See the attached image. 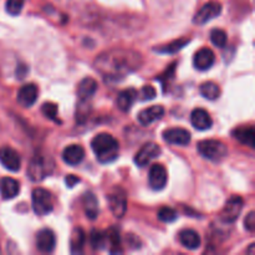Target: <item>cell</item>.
Returning <instances> with one entry per match:
<instances>
[{
    "label": "cell",
    "instance_id": "5b68a950",
    "mask_svg": "<svg viewBox=\"0 0 255 255\" xmlns=\"http://www.w3.org/2000/svg\"><path fill=\"white\" fill-rule=\"evenodd\" d=\"M109 206L114 217L122 218L127 211L126 192L120 187H116L109 196Z\"/></svg>",
    "mask_w": 255,
    "mask_h": 255
},
{
    "label": "cell",
    "instance_id": "7402d4cb",
    "mask_svg": "<svg viewBox=\"0 0 255 255\" xmlns=\"http://www.w3.org/2000/svg\"><path fill=\"white\" fill-rule=\"evenodd\" d=\"M97 91V82L92 77H85L77 87V96L80 100H90Z\"/></svg>",
    "mask_w": 255,
    "mask_h": 255
},
{
    "label": "cell",
    "instance_id": "836d02e7",
    "mask_svg": "<svg viewBox=\"0 0 255 255\" xmlns=\"http://www.w3.org/2000/svg\"><path fill=\"white\" fill-rule=\"evenodd\" d=\"M107 239H109L110 242H111L112 247H114V249H112V253H115V252H117V253H121V249H120V244H121V239H120V233H119V229L116 228H111L109 232H107Z\"/></svg>",
    "mask_w": 255,
    "mask_h": 255
},
{
    "label": "cell",
    "instance_id": "83f0119b",
    "mask_svg": "<svg viewBox=\"0 0 255 255\" xmlns=\"http://www.w3.org/2000/svg\"><path fill=\"white\" fill-rule=\"evenodd\" d=\"M90 242H91V247L94 249H104L106 247L107 242V234L105 232L99 231V229H94L90 236Z\"/></svg>",
    "mask_w": 255,
    "mask_h": 255
},
{
    "label": "cell",
    "instance_id": "1f68e13d",
    "mask_svg": "<svg viewBox=\"0 0 255 255\" xmlns=\"http://www.w3.org/2000/svg\"><path fill=\"white\" fill-rule=\"evenodd\" d=\"M177 212L171 207H163L158 211V219L164 223H172L177 219Z\"/></svg>",
    "mask_w": 255,
    "mask_h": 255
},
{
    "label": "cell",
    "instance_id": "7c38bea8",
    "mask_svg": "<svg viewBox=\"0 0 255 255\" xmlns=\"http://www.w3.org/2000/svg\"><path fill=\"white\" fill-rule=\"evenodd\" d=\"M216 61V56H214L213 50L209 47H202L198 51L194 54L193 57V65L197 70L199 71H207L211 69Z\"/></svg>",
    "mask_w": 255,
    "mask_h": 255
},
{
    "label": "cell",
    "instance_id": "d6a6232c",
    "mask_svg": "<svg viewBox=\"0 0 255 255\" xmlns=\"http://www.w3.org/2000/svg\"><path fill=\"white\" fill-rule=\"evenodd\" d=\"M41 112L46 119L54 122H59V120H57V105L52 104V102H46L41 106Z\"/></svg>",
    "mask_w": 255,
    "mask_h": 255
},
{
    "label": "cell",
    "instance_id": "74e56055",
    "mask_svg": "<svg viewBox=\"0 0 255 255\" xmlns=\"http://www.w3.org/2000/svg\"><path fill=\"white\" fill-rule=\"evenodd\" d=\"M127 244H128L132 249H133V244H136L137 248L141 247V242H139V239L137 238L136 236H133V234H129V236L127 237Z\"/></svg>",
    "mask_w": 255,
    "mask_h": 255
},
{
    "label": "cell",
    "instance_id": "7a4b0ae2",
    "mask_svg": "<svg viewBox=\"0 0 255 255\" xmlns=\"http://www.w3.org/2000/svg\"><path fill=\"white\" fill-rule=\"evenodd\" d=\"M91 148L101 163H111L119 157V141L110 133H100L92 139Z\"/></svg>",
    "mask_w": 255,
    "mask_h": 255
},
{
    "label": "cell",
    "instance_id": "4fadbf2b",
    "mask_svg": "<svg viewBox=\"0 0 255 255\" xmlns=\"http://www.w3.org/2000/svg\"><path fill=\"white\" fill-rule=\"evenodd\" d=\"M164 141L176 146H187L191 142V133L181 127L168 128L163 132Z\"/></svg>",
    "mask_w": 255,
    "mask_h": 255
},
{
    "label": "cell",
    "instance_id": "8fae6325",
    "mask_svg": "<svg viewBox=\"0 0 255 255\" xmlns=\"http://www.w3.org/2000/svg\"><path fill=\"white\" fill-rule=\"evenodd\" d=\"M0 163L10 172H17L21 167V158L15 149L10 147L0 148Z\"/></svg>",
    "mask_w": 255,
    "mask_h": 255
},
{
    "label": "cell",
    "instance_id": "30bf717a",
    "mask_svg": "<svg viewBox=\"0 0 255 255\" xmlns=\"http://www.w3.org/2000/svg\"><path fill=\"white\" fill-rule=\"evenodd\" d=\"M167 171L161 163H154L149 168L148 183L153 191H162L167 184Z\"/></svg>",
    "mask_w": 255,
    "mask_h": 255
},
{
    "label": "cell",
    "instance_id": "44dd1931",
    "mask_svg": "<svg viewBox=\"0 0 255 255\" xmlns=\"http://www.w3.org/2000/svg\"><path fill=\"white\" fill-rule=\"evenodd\" d=\"M82 203H84V209L87 218L95 221L99 217V201H97L96 196L92 192H86L82 197Z\"/></svg>",
    "mask_w": 255,
    "mask_h": 255
},
{
    "label": "cell",
    "instance_id": "e575fe53",
    "mask_svg": "<svg viewBox=\"0 0 255 255\" xmlns=\"http://www.w3.org/2000/svg\"><path fill=\"white\" fill-rule=\"evenodd\" d=\"M154 97H156V90H154V87L149 86V85L143 86L141 89V91H139V99H141L142 101L153 100Z\"/></svg>",
    "mask_w": 255,
    "mask_h": 255
},
{
    "label": "cell",
    "instance_id": "277c9868",
    "mask_svg": "<svg viewBox=\"0 0 255 255\" xmlns=\"http://www.w3.org/2000/svg\"><path fill=\"white\" fill-rule=\"evenodd\" d=\"M31 202L35 214H37L40 217L47 216L54 209L51 193L44 188H36L32 191Z\"/></svg>",
    "mask_w": 255,
    "mask_h": 255
},
{
    "label": "cell",
    "instance_id": "52a82bcc",
    "mask_svg": "<svg viewBox=\"0 0 255 255\" xmlns=\"http://www.w3.org/2000/svg\"><path fill=\"white\" fill-rule=\"evenodd\" d=\"M222 12V4L218 1H209L204 4L201 9L198 10L193 17V22L197 25H203L209 22L211 20L216 19Z\"/></svg>",
    "mask_w": 255,
    "mask_h": 255
},
{
    "label": "cell",
    "instance_id": "603a6c76",
    "mask_svg": "<svg viewBox=\"0 0 255 255\" xmlns=\"http://www.w3.org/2000/svg\"><path fill=\"white\" fill-rule=\"evenodd\" d=\"M233 137L236 139H238L242 144H246V146L251 147V148H254L255 131L252 126H243L234 129Z\"/></svg>",
    "mask_w": 255,
    "mask_h": 255
},
{
    "label": "cell",
    "instance_id": "5bb4252c",
    "mask_svg": "<svg viewBox=\"0 0 255 255\" xmlns=\"http://www.w3.org/2000/svg\"><path fill=\"white\" fill-rule=\"evenodd\" d=\"M56 246V238L51 229H41L36 234V247L42 253H51Z\"/></svg>",
    "mask_w": 255,
    "mask_h": 255
},
{
    "label": "cell",
    "instance_id": "ac0fdd59",
    "mask_svg": "<svg viewBox=\"0 0 255 255\" xmlns=\"http://www.w3.org/2000/svg\"><path fill=\"white\" fill-rule=\"evenodd\" d=\"M191 122L192 125H193L194 128L199 129V131L209 129L212 127V125H213L212 117L209 116L208 112L203 109H196L192 111Z\"/></svg>",
    "mask_w": 255,
    "mask_h": 255
},
{
    "label": "cell",
    "instance_id": "8d00e7d4",
    "mask_svg": "<svg viewBox=\"0 0 255 255\" xmlns=\"http://www.w3.org/2000/svg\"><path fill=\"white\" fill-rule=\"evenodd\" d=\"M79 182H80V178L79 177L74 176V174H69V176L65 178V183H66V186L69 187V188H72V187H74L76 183H79Z\"/></svg>",
    "mask_w": 255,
    "mask_h": 255
},
{
    "label": "cell",
    "instance_id": "3957f363",
    "mask_svg": "<svg viewBox=\"0 0 255 255\" xmlns=\"http://www.w3.org/2000/svg\"><path fill=\"white\" fill-rule=\"evenodd\" d=\"M198 151L204 158L213 162L221 161L228 153L226 144L217 139H206V141L199 142Z\"/></svg>",
    "mask_w": 255,
    "mask_h": 255
},
{
    "label": "cell",
    "instance_id": "8992f818",
    "mask_svg": "<svg viewBox=\"0 0 255 255\" xmlns=\"http://www.w3.org/2000/svg\"><path fill=\"white\" fill-rule=\"evenodd\" d=\"M244 202L241 197L234 196L228 199L221 213V219L227 224H232L239 218L242 211H243Z\"/></svg>",
    "mask_w": 255,
    "mask_h": 255
},
{
    "label": "cell",
    "instance_id": "484cf974",
    "mask_svg": "<svg viewBox=\"0 0 255 255\" xmlns=\"http://www.w3.org/2000/svg\"><path fill=\"white\" fill-rule=\"evenodd\" d=\"M85 233L81 228H75L71 233V252L72 253H81L85 246Z\"/></svg>",
    "mask_w": 255,
    "mask_h": 255
},
{
    "label": "cell",
    "instance_id": "cb8c5ba5",
    "mask_svg": "<svg viewBox=\"0 0 255 255\" xmlns=\"http://www.w3.org/2000/svg\"><path fill=\"white\" fill-rule=\"evenodd\" d=\"M137 99V91L134 89H127L124 90L119 94L117 97V106L121 111L127 112L132 107Z\"/></svg>",
    "mask_w": 255,
    "mask_h": 255
},
{
    "label": "cell",
    "instance_id": "d6986e66",
    "mask_svg": "<svg viewBox=\"0 0 255 255\" xmlns=\"http://www.w3.org/2000/svg\"><path fill=\"white\" fill-rule=\"evenodd\" d=\"M179 242L184 248L189 251H194L201 247V237L193 229H184L179 233Z\"/></svg>",
    "mask_w": 255,
    "mask_h": 255
},
{
    "label": "cell",
    "instance_id": "9c48e42d",
    "mask_svg": "<svg viewBox=\"0 0 255 255\" xmlns=\"http://www.w3.org/2000/svg\"><path fill=\"white\" fill-rule=\"evenodd\" d=\"M51 171V166H47V162L44 157L35 156L32 158V161L30 162L29 169H27V173L31 181L39 182L42 181L47 174Z\"/></svg>",
    "mask_w": 255,
    "mask_h": 255
},
{
    "label": "cell",
    "instance_id": "4dcf8cb0",
    "mask_svg": "<svg viewBox=\"0 0 255 255\" xmlns=\"http://www.w3.org/2000/svg\"><path fill=\"white\" fill-rule=\"evenodd\" d=\"M24 2L25 0H7L6 4H5V10L11 16H16L21 12L22 7H24Z\"/></svg>",
    "mask_w": 255,
    "mask_h": 255
},
{
    "label": "cell",
    "instance_id": "ba28073f",
    "mask_svg": "<svg viewBox=\"0 0 255 255\" xmlns=\"http://www.w3.org/2000/svg\"><path fill=\"white\" fill-rule=\"evenodd\" d=\"M162 149L161 147L157 143H146L143 147H141L138 152L134 156V163L138 167H144L148 163H151L153 159H156L157 157L161 154Z\"/></svg>",
    "mask_w": 255,
    "mask_h": 255
},
{
    "label": "cell",
    "instance_id": "9a60e30c",
    "mask_svg": "<svg viewBox=\"0 0 255 255\" xmlns=\"http://www.w3.org/2000/svg\"><path fill=\"white\" fill-rule=\"evenodd\" d=\"M85 158V149L79 144H70L62 152V159L69 166H77Z\"/></svg>",
    "mask_w": 255,
    "mask_h": 255
},
{
    "label": "cell",
    "instance_id": "f35d334b",
    "mask_svg": "<svg viewBox=\"0 0 255 255\" xmlns=\"http://www.w3.org/2000/svg\"><path fill=\"white\" fill-rule=\"evenodd\" d=\"M253 249H254V244H251V248H249V253L251 254H253Z\"/></svg>",
    "mask_w": 255,
    "mask_h": 255
},
{
    "label": "cell",
    "instance_id": "d4e9b609",
    "mask_svg": "<svg viewBox=\"0 0 255 255\" xmlns=\"http://www.w3.org/2000/svg\"><path fill=\"white\" fill-rule=\"evenodd\" d=\"M189 41H191L189 39H184V37H182V39H177L174 40V41L169 42V44H166L163 45V46L158 47L156 51L159 52V54H176V52H178L179 50L183 49L187 44H189Z\"/></svg>",
    "mask_w": 255,
    "mask_h": 255
},
{
    "label": "cell",
    "instance_id": "f1b7e54d",
    "mask_svg": "<svg viewBox=\"0 0 255 255\" xmlns=\"http://www.w3.org/2000/svg\"><path fill=\"white\" fill-rule=\"evenodd\" d=\"M89 100H80L79 105H77L76 114H75V119L79 124H84L85 121L89 117L90 111H91V106H90V102H87Z\"/></svg>",
    "mask_w": 255,
    "mask_h": 255
},
{
    "label": "cell",
    "instance_id": "ffe728a7",
    "mask_svg": "<svg viewBox=\"0 0 255 255\" xmlns=\"http://www.w3.org/2000/svg\"><path fill=\"white\" fill-rule=\"evenodd\" d=\"M19 182L10 177H5L0 182V193L4 199H12L19 194Z\"/></svg>",
    "mask_w": 255,
    "mask_h": 255
},
{
    "label": "cell",
    "instance_id": "e0dca14e",
    "mask_svg": "<svg viewBox=\"0 0 255 255\" xmlns=\"http://www.w3.org/2000/svg\"><path fill=\"white\" fill-rule=\"evenodd\" d=\"M164 109L161 105H156V106H151L148 109L143 110L138 114V122L142 126H149L153 124L154 121H158L163 117Z\"/></svg>",
    "mask_w": 255,
    "mask_h": 255
},
{
    "label": "cell",
    "instance_id": "6da1fadb",
    "mask_svg": "<svg viewBox=\"0 0 255 255\" xmlns=\"http://www.w3.org/2000/svg\"><path fill=\"white\" fill-rule=\"evenodd\" d=\"M142 65V55L134 50L112 49L105 51L95 60V69L105 80L119 81Z\"/></svg>",
    "mask_w": 255,
    "mask_h": 255
},
{
    "label": "cell",
    "instance_id": "d590c367",
    "mask_svg": "<svg viewBox=\"0 0 255 255\" xmlns=\"http://www.w3.org/2000/svg\"><path fill=\"white\" fill-rule=\"evenodd\" d=\"M244 227H246L247 231L253 232L255 228V213L254 212H249L248 216L246 217V221H244Z\"/></svg>",
    "mask_w": 255,
    "mask_h": 255
},
{
    "label": "cell",
    "instance_id": "f546056e",
    "mask_svg": "<svg viewBox=\"0 0 255 255\" xmlns=\"http://www.w3.org/2000/svg\"><path fill=\"white\" fill-rule=\"evenodd\" d=\"M211 41L217 47H224L227 45V41H228V36H227L224 30L213 29L211 31Z\"/></svg>",
    "mask_w": 255,
    "mask_h": 255
},
{
    "label": "cell",
    "instance_id": "2e32d148",
    "mask_svg": "<svg viewBox=\"0 0 255 255\" xmlns=\"http://www.w3.org/2000/svg\"><path fill=\"white\" fill-rule=\"evenodd\" d=\"M37 100V87L34 84H26L17 92V102L22 107H31Z\"/></svg>",
    "mask_w": 255,
    "mask_h": 255
},
{
    "label": "cell",
    "instance_id": "4316f807",
    "mask_svg": "<svg viewBox=\"0 0 255 255\" xmlns=\"http://www.w3.org/2000/svg\"><path fill=\"white\" fill-rule=\"evenodd\" d=\"M199 91H201V95L204 97V99L211 100V101L217 100L219 97V95H221V89H219V86L212 81L202 84Z\"/></svg>",
    "mask_w": 255,
    "mask_h": 255
}]
</instances>
